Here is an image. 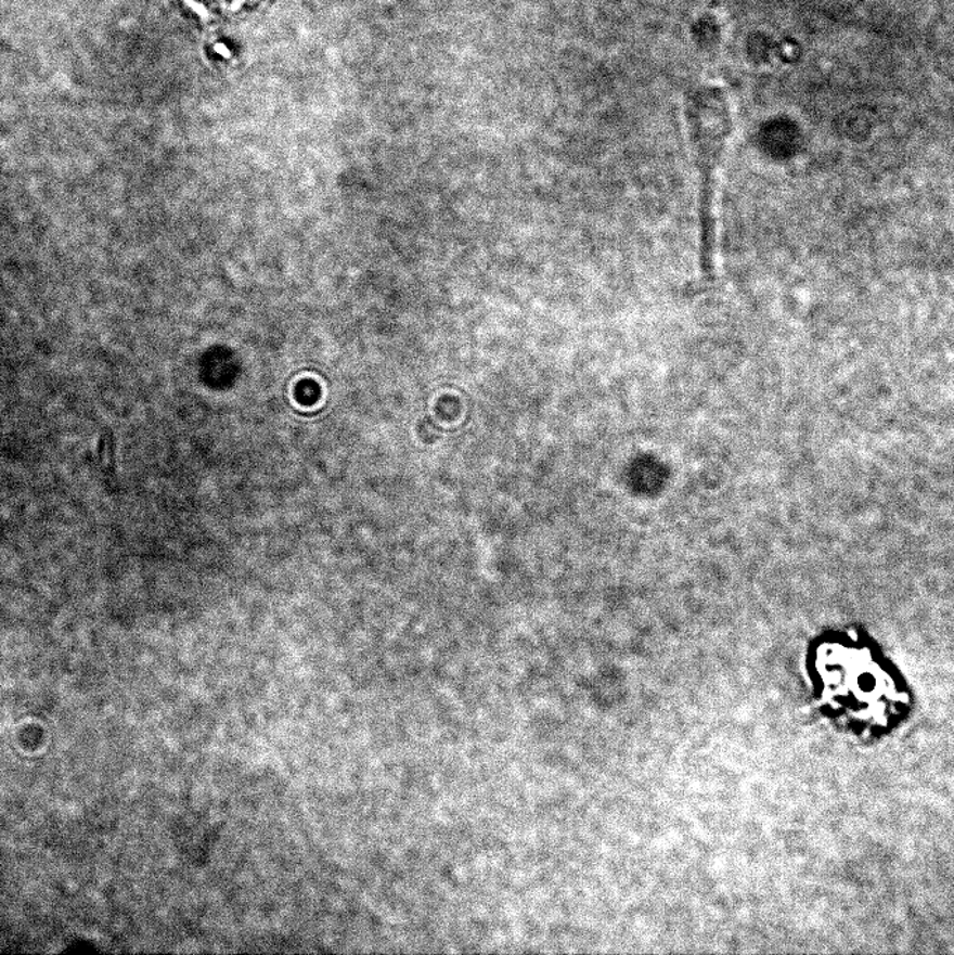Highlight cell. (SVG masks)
<instances>
[{"label":"cell","instance_id":"1","mask_svg":"<svg viewBox=\"0 0 954 955\" xmlns=\"http://www.w3.org/2000/svg\"><path fill=\"white\" fill-rule=\"evenodd\" d=\"M683 118L696 173L698 268L705 283L711 284L718 274V195L734 134V113L722 87L702 85L688 91Z\"/></svg>","mask_w":954,"mask_h":955}]
</instances>
